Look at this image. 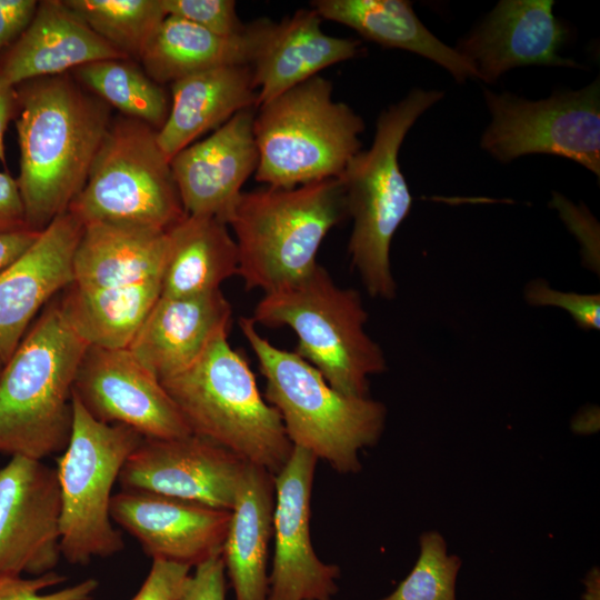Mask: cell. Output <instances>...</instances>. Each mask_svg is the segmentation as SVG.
<instances>
[{
    "label": "cell",
    "mask_w": 600,
    "mask_h": 600,
    "mask_svg": "<svg viewBox=\"0 0 600 600\" xmlns=\"http://www.w3.org/2000/svg\"><path fill=\"white\" fill-rule=\"evenodd\" d=\"M17 92L20 172L27 226L42 231L86 184L111 123L110 106L69 74L31 80Z\"/></svg>",
    "instance_id": "1"
},
{
    "label": "cell",
    "mask_w": 600,
    "mask_h": 600,
    "mask_svg": "<svg viewBox=\"0 0 600 600\" xmlns=\"http://www.w3.org/2000/svg\"><path fill=\"white\" fill-rule=\"evenodd\" d=\"M88 347L60 302L43 310L0 373V453L43 460L64 451Z\"/></svg>",
    "instance_id": "2"
},
{
    "label": "cell",
    "mask_w": 600,
    "mask_h": 600,
    "mask_svg": "<svg viewBox=\"0 0 600 600\" xmlns=\"http://www.w3.org/2000/svg\"><path fill=\"white\" fill-rule=\"evenodd\" d=\"M239 327L266 379L264 399L279 412L292 446L337 472H358L359 451L376 444L383 432L384 404L339 392L298 353L262 337L251 318L241 317Z\"/></svg>",
    "instance_id": "3"
},
{
    "label": "cell",
    "mask_w": 600,
    "mask_h": 600,
    "mask_svg": "<svg viewBox=\"0 0 600 600\" xmlns=\"http://www.w3.org/2000/svg\"><path fill=\"white\" fill-rule=\"evenodd\" d=\"M443 96L442 91L414 88L382 110L371 147L356 154L339 177L347 214L352 219L351 266L373 298L392 300L397 293L390 248L412 206L399 164L401 144L416 121Z\"/></svg>",
    "instance_id": "4"
},
{
    "label": "cell",
    "mask_w": 600,
    "mask_h": 600,
    "mask_svg": "<svg viewBox=\"0 0 600 600\" xmlns=\"http://www.w3.org/2000/svg\"><path fill=\"white\" fill-rule=\"evenodd\" d=\"M228 336L217 337L197 361L160 382L192 433L274 476L293 446L279 412L263 398L249 362Z\"/></svg>",
    "instance_id": "5"
},
{
    "label": "cell",
    "mask_w": 600,
    "mask_h": 600,
    "mask_svg": "<svg viewBox=\"0 0 600 600\" xmlns=\"http://www.w3.org/2000/svg\"><path fill=\"white\" fill-rule=\"evenodd\" d=\"M361 294L338 286L319 263L299 280L258 301L256 324L288 327L297 336L296 353L312 364L339 392L369 396V378L387 369L380 344L366 330Z\"/></svg>",
    "instance_id": "6"
},
{
    "label": "cell",
    "mask_w": 600,
    "mask_h": 600,
    "mask_svg": "<svg viewBox=\"0 0 600 600\" xmlns=\"http://www.w3.org/2000/svg\"><path fill=\"white\" fill-rule=\"evenodd\" d=\"M346 217L339 178L242 192L228 226L234 234L238 276L246 289L268 293L306 276L318 264L327 233Z\"/></svg>",
    "instance_id": "7"
},
{
    "label": "cell",
    "mask_w": 600,
    "mask_h": 600,
    "mask_svg": "<svg viewBox=\"0 0 600 600\" xmlns=\"http://www.w3.org/2000/svg\"><path fill=\"white\" fill-rule=\"evenodd\" d=\"M253 134L256 179L290 189L339 178L361 151L363 119L332 99V84L316 76L258 107Z\"/></svg>",
    "instance_id": "8"
},
{
    "label": "cell",
    "mask_w": 600,
    "mask_h": 600,
    "mask_svg": "<svg viewBox=\"0 0 600 600\" xmlns=\"http://www.w3.org/2000/svg\"><path fill=\"white\" fill-rule=\"evenodd\" d=\"M68 212L82 226L106 222L161 231L186 217L157 129L127 116L111 120Z\"/></svg>",
    "instance_id": "9"
},
{
    "label": "cell",
    "mask_w": 600,
    "mask_h": 600,
    "mask_svg": "<svg viewBox=\"0 0 600 600\" xmlns=\"http://www.w3.org/2000/svg\"><path fill=\"white\" fill-rule=\"evenodd\" d=\"M72 429L56 468L60 488L61 556L72 564L120 552L124 544L111 518L112 488L143 437L94 419L72 392Z\"/></svg>",
    "instance_id": "10"
},
{
    "label": "cell",
    "mask_w": 600,
    "mask_h": 600,
    "mask_svg": "<svg viewBox=\"0 0 600 600\" xmlns=\"http://www.w3.org/2000/svg\"><path fill=\"white\" fill-rule=\"evenodd\" d=\"M491 120L480 148L502 163L529 154L572 160L600 176V81L529 100L484 90Z\"/></svg>",
    "instance_id": "11"
},
{
    "label": "cell",
    "mask_w": 600,
    "mask_h": 600,
    "mask_svg": "<svg viewBox=\"0 0 600 600\" xmlns=\"http://www.w3.org/2000/svg\"><path fill=\"white\" fill-rule=\"evenodd\" d=\"M73 394L94 419L127 426L143 438L192 433L160 380L128 348L89 346L76 376Z\"/></svg>",
    "instance_id": "12"
},
{
    "label": "cell",
    "mask_w": 600,
    "mask_h": 600,
    "mask_svg": "<svg viewBox=\"0 0 600 600\" xmlns=\"http://www.w3.org/2000/svg\"><path fill=\"white\" fill-rule=\"evenodd\" d=\"M60 511L54 468L21 456L0 468V579L54 571L61 557Z\"/></svg>",
    "instance_id": "13"
},
{
    "label": "cell",
    "mask_w": 600,
    "mask_h": 600,
    "mask_svg": "<svg viewBox=\"0 0 600 600\" xmlns=\"http://www.w3.org/2000/svg\"><path fill=\"white\" fill-rule=\"evenodd\" d=\"M246 466L231 451L194 433L143 438L126 460L118 481L124 490L231 510Z\"/></svg>",
    "instance_id": "14"
},
{
    "label": "cell",
    "mask_w": 600,
    "mask_h": 600,
    "mask_svg": "<svg viewBox=\"0 0 600 600\" xmlns=\"http://www.w3.org/2000/svg\"><path fill=\"white\" fill-rule=\"evenodd\" d=\"M318 459L293 447L274 474V554L268 600H330L340 569L321 561L310 537L311 493Z\"/></svg>",
    "instance_id": "15"
},
{
    "label": "cell",
    "mask_w": 600,
    "mask_h": 600,
    "mask_svg": "<svg viewBox=\"0 0 600 600\" xmlns=\"http://www.w3.org/2000/svg\"><path fill=\"white\" fill-rule=\"evenodd\" d=\"M553 7L552 0H501L454 49L486 83L519 67L581 68L559 53L568 29Z\"/></svg>",
    "instance_id": "16"
},
{
    "label": "cell",
    "mask_w": 600,
    "mask_h": 600,
    "mask_svg": "<svg viewBox=\"0 0 600 600\" xmlns=\"http://www.w3.org/2000/svg\"><path fill=\"white\" fill-rule=\"evenodd\" d=\"M110 511L152 560L189 568L221 554L231 517L230 510L124 489L112 496Z\"/></svg>",
    "instance_id": "17"
},
{
    "label": "cell",
    "mask_w": 600,
    "mask_h": 600,
    "mask_svg": "<svg viewBox=\"0 0 600 600\" xmlns=\"http://www.w3.org/2000/svg\"><path fill=\"white\" fill-rule=\"evenodd\" d=\"M256 108L236 113L208 138L170 161L187 214L213 217L228 224L241 188L258 167L253 134Z\"/></svg>",
    "instance_id": "18"
},
{
    "label": "cell",
    "mask_w": 600,
    "mask_h": 600,
    "mask_svg": "<svg viewBox=\"0 0 600 600\" xmlns=\"http://www.w3.org/2000/svg\"><path fill=\"white\" fill-rule=\"evenodd\" d=\"M83 230L70 212L57 217L17 260L0 272V358L12 356L40 309L72 283Z\"/></svg>",
    "instance_id": "19"
},
{
    "label": "cell",
    "mask_w": 600,
    "mask_h": 600,
    "mask_svg": "<svg viewBox=\"0 0 600 600\" xmlns=\"http://www.w3.org/2000/svg\"><path fill=\"white\" fill-rule=\"evenodd\" d=\"M232 308L221 289L157 300L128 349L160 381L191 366L220 334Z\"/></svg>",
    "instance_id": "20"
},
{
    "label": "cell",
    "mask_w": 600,
    "mask_h": 600,
    "mask_svg": "<svg viewBox=\"0 0 600 600\" xmlns=\"http://www.w3.org/2000/svg\"><path fill=\"white\" fill-rule=\"evenodd\" d=\"M127 59L73 13L63 0L38 2L36 13L0 67V83L63 74L81 66Z\"/></svg>",
    "instance_id": "21"
},
{
    "label": "cell",
    "mask_w": 600,
    "mask_h": 600,
    "mask_svg": "<svg viewBox=\"0 0 600 600\" xmlns=\"http://www.w3.org/2000/svg\"><path fill=\"white\" fill-rule=\"evenodd\" d=\"M321 22L322 18L311 8L273 23L251 63L257 108L361 52V41L326 34Z\"/></svg>",
    "instance_id": "22"
},
{
    "label": "cell",
    "mask_w": 600,
    "mask_h": 600,
    "mask_svg": "<svg viewBox=\"0 0 600 600\" xmlns=\"http://www.w3.org/2000/svg\"><path fill=\"white\" fill-rule=\"evenodd\" d=\"M171 102L157 140L171 159L236 113L257 109L251 64L223 66L189 74L171 83Z\"/></svg>",
    "instance_id": "23"
},
{
    "label": "cell",
    "mask_w": 600,
    "mask_h": 600,
    "mask_svg": "<svg viewBox=\"0 0 600 600\" xmlns=\"http://www.w3.org/2000/svg\"><path fill=\"white\" fill-rule=\"evenodd\" d=\"M167 249V231L106 222L84 224L70 286L96 290L162 279Z\"/></svg>",
    "instance_id": "24"
},
{
    "label": "cell",
    "mask_w": 600,
    "mask_h": 600,
    "mask_svg": "<svg viewBox=\"0 0 600 600\" xmlns=\"http://www.w3.org/2000/svg\"><path fill=\"white\" fill-rule=\"evenodd\" d=\"M274 22L259 19L242 33L220 36L184 19L167 16L146 47L140 62L158 84L200 71L251 64Z\"/></svg>",
    "instance_id": "25"
},
{
    "label": "cell",
    "mask_w": 600,
    "mask_h": 600,
    "mask_svg": "<svg viewBox=\"0 0 600 600\" xmlns=\"http://www.w3.org/2000/svg\"><path fill=\"white\" fill-rule=\"evenodd\" d=\"M274 476L247 463L239 482L222 547L236 600H268L267 573L272 538Z\"/></svg>",
    "instance_id": "26"
},
{
    "label": "cell",
    "mask_w": 600,
    "mask_h": 600,
    "mask_svg": "<svg viewBox=\"0 0 600 600\" xmlns=\"http://www.w3.org/2000/svg\"><path fill=\"white\" fill-rule=\"evenodd\" d=\"M311 8L322 19L347 26L370 41L433 61L458 83L478 79L472 64L421 22L410 1L316 0L311 2Z\"/></svg>",
    "instance_id": "27"
},
{
    "label": "cell",
    "mask_w": 600,
    "mask_h": 600,
    "mask_svg": "<svg viewBox=\"0 0 600 600\" xmlns=\"http://www.w3.org/2000/svg\"><path fill=\"white\" fill-rule=\"evenodd\" d=\"M168 249L161 296H197L220 290L238 276L239 256L228 224L208 216L187 214L167 231Z\"/></svg>",
    "instance_id": "28"
},
{
    "label": "cell",
    "mask_w": 600,
    "mask_h": 600,
    "mask_svg": "<svg viewBox=\"0 0 600 600\" xmlns=\"http://www.w3.org/2000/svg\"><path fill=\"white\" fill-rule=\"evenodd\" d=\"M61 309L80 337L107 349L128 348L161 296V279L122 287L67 288Z\"/></svg>",
    "instance_id": "29"
},
{
    "label": "cell",
    "mask_w": 600,
    "mask_h": 600,
    "mask_svg": "<svg viewBox=\"0 0 600 600\" xmlns=\"http://www.w3.org/2000/svg\"><path fill=\"white\" fill-rule=\"evenodd\" d=\"M74 78L109 106L124 116L159 130L168 116L170 102L163 88L132 60H101L73 70Z\"/></svg>",
    "instance_id": "30"
},
{
    "label": "cell",
    "mask_w": 600,
    "mask_h": 600,
    "mask_svg": "<svg viewBox=\"0 0 600 600\" xmlns=\"http://www.w3.org/2000/svg\"><path fill=\"white\" fill-rule=\"evenodd\" d=\"M99 37L129 60L140 61L167 17L162 0H63Z\"/></svg>",
    "instance_id": "31"
},
{
    "label": "cell",
    "mask_w": 600,
    "mask_h": 600,
    "mask_svg": "<svg viewBox=\"0 0 600 600\" xmlns=\"http://www.w3.org/2000/svg\"><path fill=\"white\" fill-rule=\"evenodd\" d=\"M460 566L461 560L457 556H448L440 533H423L420 554L411 572L382 600H456Z\"/></svg>",
    "instance_id": "32"
},
{
    "label": "cell",
    "mask_w": 600,
    "mask_h": 600,
    "mask_svg": "<svg viewBox=\"0 0 600 600\" xmlns=\"http://www.w3.org/2000/svg\"><path fill=\"white\" fill-rule=\"evenodd\" d=\"M524 300L533 307H554L568 312L584 330L600 328L599 293H578L552 288L546 280H532L524 287Z\"/></svg>",
    "instance_id": "33"
},
{
    "label": "cell",
    "mask_w": 600,
    "mask_h": 600,
    "mask_svg": "<svg viewBox=\"0 0 600 600\" xmlns=\"http://www.w3.org/2000/svg\"><path fill=\"white\" fill-rule=\"evenodd\" d=\"M167 16L192 22L220 36L242 33L247 26L237 13L233 0H162Z\"/></svg>",
    "instance_id": "34"
},
{
    "label": "cell",
    "mask_w": 600,
    "mask_h": 600,
    "mask_svg": "<svg viewBox=\"0 0 600 600\" xmlns=\"http://www.w3.org/2000/svg\"><path fill=\"white\" fill-rule=\"evenodd\" d=\"M64 580L66 577L56 571L31 578L0 579V600H91L98 588V581L90 578L54 592H42Z\"/></svg>",
    "instance_id": "35"
},
{
    "label": "cell",
    "mask_w": 600,
    "mask_h": 600,
    "mask_svg": "<svg viewBox=\"0 0 600 600\" xmlns=\"http://www.w3.org/2000/svg\"><path fill=\"white\" fill-rule=\"evenodd\" d=\"M189 571L187 566L153 560L144 582L131 600H178Z\"/></svg>",
    "instance_id": "36"
},
{
    "label": "cell",
    "mask_w": 600,
    "mask_h": 600,
    "mask_svg": "<svg viewBox=\"0 0 600 600\" xmlns=\"http://www.w3.org/2000/svg\"><path fill=\"white\" fill-rule=\"evenodd\" d=\"M550 204L581 243L586 259L596 266V256L598 258L599 253V228L594 218L588 209L573 204L558 192L552 193Z\"/></svg>",
    "instance_id": "37"
},
{
    "label": "cell",
    "mask_w": 600,
    "mask_h": 600,
    "mask_svg": "<svg viewBox=\"0 0 600 600\" xmlns=\"http://www.w3.org/2000/svg\"><path fill=\"white\" fill-rule=\"evenodd\" d=\"M188 576L178 600H226V569L222 556H216L194 567Z\"/></svg>",
    "instance_id": "38"
},
{
    "label": "cell",
    "mask_w": 600,
    "mask_h": 600,
    "mask_svg": "<svg viewBox=\"0 0 600 600\" xmlns=\"http://www.w3.org/2000/svg\"><path fill=\"white\" fill-rule=\"evenodd\" d=\"M28 229L18 182L0 171V233Z\"/></svg>",
    "instance_id": "39"
},
{
    "label": "cell",
    "mask_w": 600,
    "mask_h": 600,
    "mask_svg": "<svg viewBox=\"0 0 600 600\" xmlns=\"http://www.w3.org/2000/svg\"><path fill=\"white\" fill-rule=\"evenodd\" d=\"M37 7L36 0H0V51L23 33Z\"/></svg>",
    "instance_id": "40"
},
{
    "label": "cell",
    "mask_w": 600,
    "mask_h": 600,
    "mask_svg": "<svg viewBox=\"0 0 600 600\" xmlns=\"http://www.w3.org/2000/svg\"><path fill=\"white\" fill-rule=\"evenodd\" d=\"M40 232L28 229L0 233V272L28 250Z\"/></svg>",
    "instance_id": "41"
},
{
    "label": "cell",
    "mask_w": 600,
    "mask_h": 600,
    "mask_svg": "<svg viewBox=\"0 0 600 600\" xmlns=\"http://www.w3.org/2000/svg\"><path fill=\"white\" fill-rule=\"evenodd\" d=\"M17 91L0 83V161L6 163L4 132L17 104Z\"/></svg>",
    "instance_id": "42"
},
{
    "label": "cell",
    "mask_w": 600,
    "mask_h": 600,
    "mask_svg": "<svg viewBox=\"0 0 600 600\" xmlns=\"http://www.w3.org/2000/svg\"><path fill=\"white\" fill-rule=\"evenodd\" d=\"M3 364H4V362H3L2 359L0 358V373H1V370H2V368H3Z\"/></svg>",
    "instance_id": "43"
}]
</instances>
